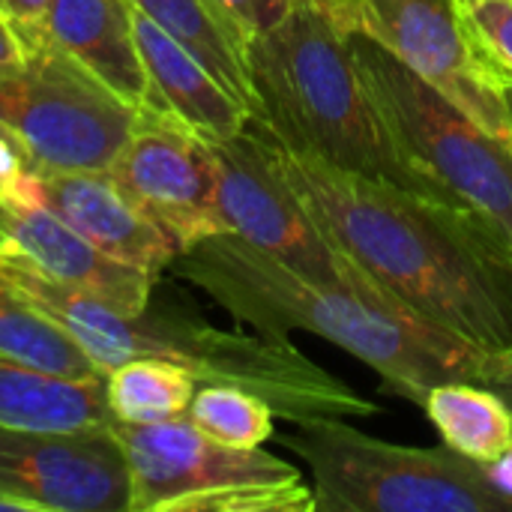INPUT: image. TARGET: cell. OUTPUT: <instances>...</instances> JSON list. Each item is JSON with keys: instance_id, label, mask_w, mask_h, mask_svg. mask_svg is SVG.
Listing matches in <instances>:
<instances>
[{"instance_id": "6da1fadb", "label": "cell", "mask_w": 512, "mask_h": 512, "mask_svg": "<svg viewBox=\"0 0 512 512\" xmlns=\"http://www.w3.org/2000/svg\"><path fill=\"white\" fill-rule=\"evenodd\" d=\"M270 156L324 240L426 321L512 348V252L474 213L279 144Z\"/></svg>"}, {"instance_id": "7a4b0ae2", "label": "cell", "mask_w": 512, "mask_h": 512, "mask_svg": "<svg viewBox=\"0 0 512 512\" xmlns=\"http://www.w3.org/2000/svg\"><path fill=\"white\" fill-rule=\"evenodd\" d=\"M177 273L231 318L270 339L312 333L363 360L387 393L423 405L447 381H480L489 351L426 321L360 267L342 279L300 273L234 234H213L174 258Z\"/></svg>"}, {"instance_id": "3957f363", "label": "cell", "mask_w": 512, "mask_h": 512, "mask_svg": "<svg viewBox=\"0 0 512 512\" xmlns=\"http://www.w3.org/2000/svg\"><path fill=\"white\" fill-rule=\"evenodd\" d=\"M0 276L69 333L105 375L138 357H165L180 363L198 384H231L261 396L288 423L300 417L348 420L378 414L372 399L321 369L291 339L222 330L186 309L153 306V300L144 312L126 315L54 279L24 252H6Z\"/></svg>"}, {"instance_id": "277c9868", "label": "cell", "mask_w": 512, "mask_h": 512, "mask_svg": "<svg viewBox=\"0 0 512 512\" xmlns=\"http://www.w3.org/2000/svg\"><path fill=\"white\" fill-rule=\"evenodd\" d=\"M252 120L279 144L429 198L441 192L405 159L354 63L351 30L318 0H297L246 45ZM447 201V198H441Z\"/></svg>"}, {"instance_id": "5b68a950", "label": "cell", "mask_w": 512, "mask_h": 512, "mask_svg": "<svg viewBox=\"0 0 512 512\" xmlns=\"http://www.w3.org/2000/svg\"><path fill=\"white\" fill-rule=\"evenodd\" d=\"M279 441L303 459L315 512H512L480 462L372 438L345 417H300Z\"/></svg>"}, {"instance_id": "8992f818", "label": "cell", "mask_w": 512, "mask_h": 512, "mask_svg": "<svg viewBox=\"0 0 512 512\" xmlns=\"http://www.w3.org/2000/svg\"><path fill=\"white\" fill-rule=\"evenodd\" d=\"M351 51L405 159L441 198L486 222L512 252V144L477 126L369 36L351 30Z\"/></svg>"}, {"instance_id": "52a82bcc", "label": "cell", "mask_w": 512, "mask_h": 512, "mask_svg": "<svg viewBox=\"0 0 512 512\" xmlns=\"http://www.w3.org/2000/svg\"><path fill=\"white\" fill-rule=\"evenodd\" d=\"M126 450L129 512H315L312 483L267 450H237L204 435L186 414L117 423Z\"/></svg>"}, {"instance_id": "ba28073f", "label": "cell", "mask_w": 512, "mask_h": 512, "mask_svg": "<svg viewBox=\"0 0 512 512\" xmlns=\"http://www.w3.org/2000/svg\"><path fill=\"white\" fill-rule=\"evenodd\" d=\"M21 60L0 69V120L36 168L108 171L135 129L138 108L63 51L42 24H12Z\"/></svg>"}, {"instance_id": "9c48e42d", "label": "cell", "mask_w": 512, "mask_h": 512, "mask_svg": "<svg viewBox=\"0 0 512 512\" xmlns=\"http://www.w3.org/2000/svg\"><path fill=\"white\" fill-rule=\"evenodd\" d=\"M354 30L387 48L477 126L512 144L507 84L474 45L456 0H363Z\"/></svg>"}, {"instance_id": "30bf717a", "label": "cell", "mask_w": 512, "mask_h": 512, "mask_svg": "<svg viewBox=\"0 0 512 512\" xmlns=\"http://www.w3.org/2000/svg\"><path fill=\"white\" fill-rule=\"evenodd\" d=\"M0 495L24 512H129V462L114 423L72 432L0 426Z\"/></svg>"}, {"instance_id": "8fae6325", "label": "cell", "mask_w": 512, "mask_h": 512, "mask_svg": "<svg viewBox=\"0 0 512 512\" xmlns=\"http://www.w3.org/2000/svg\"><path fill=\"white\" fill-rule=\"evenodd\" d=\"M210 144L216 153V207L228 234L309 276L342 279L357 270L324 240L294 198L255 120L240 135Z\"/></svg>"}, {"instance_id": "7c38bea8", "label": "cell", "mask_w": 512, "mask_h": 512, "mask_svg": "<svg viewBox=\"0 0 512 512\" xmlns=\"http://www.w3.org/2000/svg\"><path fill=\"white\" fill-rule=\"evenodd\" d=\"M108 174L132 204L180 243V252L204 237L225 234L216 207L213 144L171 114L141 108Z\"/></svg>"}, {"instance_id": "4fadbf2b", "label": "cell", "mask_w": 512, "mask_h": 512, "mask_svg": "<svg viewBox=\"0 0 512 512\" xmlns=\"http://www.w3.org/2000/svg\"><path fill=\"white\" fill-rule=\"evenodd\" d=\"M27 201L51 210L96 249L135 264L156 279L180 255V243L132 204L108 171L33 168Z\"/></svg>"}, {"instance_id": "5bb4252c", "label": "cell", "mask_w": 512, "mask_h": 512, "mask_svg": "<svg viewBox=\"0 0 512 512\" xmlns=\"http://www.w3.org/2000/svg\"><path fill=\"white\" fill-rule=\"evenodd\" d=\"M0 231L45 273L126 315L144 312L153 300V273L96 249L42 204H0Z\"/></svg>"}, {"instance_id": "9a60e30c", "label": "cell", "mask_w": 512, "mask_h": 512, "mask_svg": "<svg viewBox=\"0 0 512 512\" xmlns=\"http://www.w3.org/2000/svg\"><path fill=\"white\" fill-rule=\"evenodd\" d=\"M135 42L150 78V105L207 141H228L240 135L252 111L168 30L132 6Z\"/></svg>"}, {"instance_id": "2e32d148", "label": "cell", "mask_w": 512, "mask_h": 512, "mask_svg": "<svg viewBox=\"0 0 512 512\" xmlns=\"http://www.w3.org/2000/svg\"><path fill=\"white\" fill-rule=\"evenodd\" d=\"M39 24L132 108L150 105V78L135 42L129 0H51Z\"/></svg>"}, {"instance_id": "e0dca14e", "label": "cell", "mask_w": 512, "mask_h": 512, "mask_svg": "<svg viewBox=\"0 0 512 512\" xmlns=\"http://www.w3.org/2000/svg\"><path fill=\"white\" fill-rule=\"evenodd\" d=\"M111 423L105 378H63L0 354V426L72 432Z\"/></svg>"}, {"instance_id": "ac0fdd59", "label": "cell", "mask_w": 512, "mask_h": 512, "mask_svg": "<svg viewBox=\"0 0 512 512\" xmlns=\"http://www.w3.org/2000/svg\"><path fill=\"white\" fill-rule=\"evenodd\" d=\"M177 42H183L249 111L255 93L246 66V33L225 15L216 0H129Z\"/></svg>"}, {"instance_id": "d6986e66", "label": "cell", "mask_w": 512, "mask_h": 512, "mask_svg": "<svg viewBox=\"0 0 512 512\" xmlns=\"http://www.w3.org/2000/svg\"><path fill=\"white\" fill-rule=\"evenodd\" d=\"M441 441L471 462H495L512 447L510 405L477 381H447L420 405Z\"/></svg>"}, {"instance_id": "ffe728a7", "label": "cell", "mask_w": 512, "mask_h": 512, "mask_svg": "<svg viewBox=\"0 0 512 512\" xmlns=\"http://www.w3.org/2000/svg\"><path fill=\"white\" fill-rule=\"evenodd\" d=\"M0 354L63 378H105V372L45 312L0 279Z\"/></svg>"}, {"instance_id": "44dd1931", "label": "cell", "mask_w": 512, "mask_h": 512, "mask_svg": "<svg viewBox=\"0 0 512 512\" xmlns=\"http://www.w3.org/2000/svg\"><path fill=\"white\" fill-rule=\"evenodd\" d=\"M198 381L174 360L138 357L105 375V396L117 423H162L183 417Z\"/></svg>"}, {"instance_id": "7402d4cb", "label": "cell", "mask_w": 512, "mask_h": 512, "mask_svg": "<svg viewBox=\"0 0 512 512\" xmlns=\"http://www.w3.org/2000/svg\"><path fill=\"white\" fill-rule=\"evenodd\" d=\"M186 417L213 441L237 450H258L276 435V411L261 396L231 384H198Z\"/></svg>"}, {"instance_id": "603a6c76", "label": "cell", "mask_w": 512, "mask_h": 512, "mask_svg": "<svg viewBox=\"0 0 512 512\" xmlns=\"http://www.w3.org/2000/svg\"><path fill=\"white\" fill-rule=\"evenodd\" d=\"M486 63L512 87V0H456Z\"/></svg>"}, {"instance_id": "cb8c5ba5", "label": "cell", "mask_w": 512, "mask_h": 512, "mask_svg": "<svg viewBox=\"0 0 512 512\" xmlns=\"http://www.w3.org/2000/svg\"><path fill=\"white\" fill-rule=\"evenodd\" d=\"M36 162L30 159L21 138L0 120V204H30L27 180Z\"/></svg>"}, {"instance_id": "d4e9b609", "label": "cell", "mask_w": 512, "mask_h": 512, "mask_svg": "<svg viewBox=\"0 0 512 512\" xmlns=\"http://www.w3.org/2000/svg\"><path fill=\"white\" fill-rule=\"evenodd\" d=\"M216 3L246 33V39H252L255 33L282 21L294 9L297 0H216Z\"/></svg>"}, {"instance_id": "484cf974", "label": "cell", "mask_w": 512, "mask_h": 512, "mask_svg": "<svg viewBox=\"0 0 512 512\" xmlns=\"http://www.w3.org/2000/svg\"><path fill=\"white\" fill-rule=\"evenodd\" d=\"M477 384L495 390V393L510 405L512 411V348L510 351H498V354H489V357H486Z\"/></svg>"}, {"instance_id": "4316f807", "label": "cell", "mask_w": 512, "mask_h": 512, "mask_svg": "<svg viewBox=\"0 0 512 512\" xmlns=\"http://www.w3.org/2000/svg\"><path fill=\"white\" fill-rule=\"evenodd\" d=\"M51 0H0V15L9 24H39Z\"/></svg>"}, {"instance_id": "83f0119b", "label": "cell", "mask_w": 512, "mask_h": 512, "mask_svg": "<svg viewBox=\"0 0 512 512\" xmlns=\"http://www.w3.org/2000/svg\"><path fill=\"white\" fill-rule=\"evenodd\" d=\"M483 471H486L489 483L495 486V492H501L507 501H512V447L504 456H498L495 462H486Z\"/></svg>"}, {"instance_id": "f1b7e54d", "label": "cell", "mask_w": 512, "mask_h": 512, "mask_svg": "<svg viewBox=\"0 0 512 512\" xmlns=\"http://www.w3.org/2000/svg\"><path fill=\"white\" fill-rule=\"evenodd\" d=\"M21 60V39L15 33V27L0 15V69L15 66Z\"/></svg>"}, {"instance_id": "f546056e", "label": "cell", "mask_w": 512, "mask_h": 512, "mask_svg": "<svg viewBox=\"0 0 512 512\" xmlns=\"http://www.w3.org/2000/svg\"><path fill=\"white\" fill-rule=\"evenodd\" d=\"M345 30H354V18H357V6L363 0H318Z\"/></svg>"}, {"instance_id": "4dcf8cb0", "label": "cell", "mask_w": 512, "mask_h": 512, "mask_svg": "<svg viewBox=\"0 0 512 512\" xmlns=\"http://www.w3.org/2000/svg\"><path fill=\"white\" fill-rule=\"evenodd\" d=\"M507 105H510V114H512V87H507Z\"/></svg>"}, {"instance_id": "1f68e13d", "label": "cell", "mask_w": 512, "mask_h": 512, "mask_svg": "<svg viewBox=\"0 0 512 512\" xmlns=\"http://www.w3.org/2000/svg\"><path fill=\"white\" fill-rule=\"evenodd\" d=\"M6 243H9V240H6V234L0 231V246H6Z\"/></svg>"}]
</instances>
